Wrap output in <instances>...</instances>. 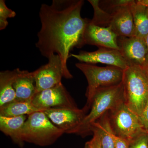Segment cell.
Here are the masks:
<instances>
[{
    "label": "cell",
    "instance_id": "1",
    "mask_svg": "<svg viewBox=\"0 0 148 148\" xmlns=\"http://www.w3.org/2000/svg\"><path fill=\"white\" fill-rule=\"evenodd\" d=\"M84 3L82 0H53L50 5L42 4L40 8L41 27L36 47L47 58L52 54L59 56L66 79L73 77L67 67L70 51L83 46V34L90 20L81 15Z\"/></svg>",
    "mask_w": 148,
    "mask_h": 148
},
{
    "label": "cell",
    "instance_id": "2",
    "mask_svg": "<svg viewBox=\"0 0 148 148\" xmlns=\"http://www.w3.org/2000/svg\"><path fill=\"white\" fill-rule=\"evenodd\" d=\"M124 103L122 82L113 86L100 88L95 90L90 109L76 133L85 137L92 133V125L104 114Z\"/></svg>",
    "mask_w": 148,
    "mask_h": 148
},
{
    "label": "cell",
    "instance_id": "3",
    "mask_svg": "<svg viewBox=\"0 0 148 148\" xmlns=\"http://www.w3.org/2000/svg\"><path fill=\"white\" fill-rule=\"evenodd\" d=\"M124 103L140 116L148 97V69L130 66L123 71Z\"/></svg>",
    "mask_w": 148,
    "mask_h": 148
},
{
    "label": "cell",
    "instance_id": "4",
    "mask_svg": "<svg viewBox=\"0 0 148 148\" xmlns=\"http://www.w3.org/2000/svg\"><path fill=\"white\" fill-rule=\"evenodd\" d=\"M64 132L51 122L43 111L28 116L21 133V141L40 146L53 144Z\"/></svg>",
    "mask_w": 148,
    "mask_h": 148
},
{
    "label": "cell",
    "instance_id": "5",
    "mask_svg": "<svg viewBox=\"0 0 148 148\" xmlns=\"http://www.w3.org/2000/svg\"><path fill=\"white\" fill-rule=\"evenodd\" d=\"M75 66L82 72L88 82L87 98L84 108L89 112L90 102L95 90L100 88L119 84L122 82L124 70L112 66L99 67L93 64L78 63Z\"/></svg>",
    "mask_w": 148,
    "mask_h": 148
},
{
    "label": "cell",
    "instance_id": "6",
    "mask_svg": "<svg viewBox=\"0 0 148 148\" xmlns=\"http://www.w3.org/2000/svg\"><path fill=\"white\" fill-rule=\"evenodd\" d=\"M112 129L116 137L131 141L146 132L140 116L124 103L109 111Z\"/></svg>",
    "mask_w": 148,
    "mask_h": 148
},
{
    "label": "cell",
    "instance_id": "7",
    "mask_svg": "<svg viewBox=\"0 0 148 148\" xmlns=\"http://www.w3.org/2000/svg\"><path fill=\"white\" fill-rule=\"evenodd\" d=\"M43 112L54 125L67 134H76L88 113L84 107L51 108Z\"/></svg>",
    "mask_w": 148,
    "mask_h": 148
},
{
    "label": "cell",
    "instance_id": "8",
    "mask_svg": "<svg viewBox=\"0 0 148 148\" xmlns=\"http://www.w3.org/2000/svg\"><path fill=\"white\" fill-rule=\"evenodd\" d=\"M32 103L42 111L55 108H77L62 82L54 87L37 92Z\"/></svg>",
    "mask_w": 148,
    "mask_h": 148
},
{
    "label": "cell",
    "instance_id": "9",
    "mask_svg": "<svg viewBox=\"0 0 148 148\" xmlns=\"http://www.w3.org/2000/svg\"><path fill=\"white\" fill-rule=\"evenodd\" d=\"M48 59L47 64L33 71L36 93L62 82L64 71L61 58L57 54H52Z\"/></svg>",
    "mask_w": 148,
    "mask_h": 148
},
{
    "label": "cell",
    "instance_id": "10",
    "mask_svg": "<svg viewBox=\"0 0 148 148\" xmlns=\"http://www.w3.org/2000/svg\"><path fill=\"white\" fill-rule=\"evenodd\" d=\"M118 43L123 57L130 66L148 69L147 50L144 39L137 37H119Z\"/></svg>",
    "mask_w": 148,
    "mask_h": 148
},
{
    "label": "cell",
    "instance_id": "11",
    "mask_svg": "<svg viewBox=\"0 0 148 148\" xmlns=\"http://www.w3.org/2000/svg\"><path fill=\"white\" fill-rule=\"evenodd\" d=\"M71 56L82 63L88 64L101 63L114 66L124 70L129 66L119 50L107 48H99L92 52L81 51L78 54L71 53Z\"/></svg>",
    "mask_w": 148,
    "mask_h": 148
},
{
    "label": "cell",
    "instance_id": "12",
    "mask_svg": "<svg viewBox=\"0 0 148 148\" xmlns=\"http://www.w3.org/2000/svg\"><path fill=\"white\" fill-rule=\"evenodd\" d=\"M86 24L82 36V46L95 45L119 50L117 36L109 27H102L92 24Z\"/></svg>",
    "mask_w": 148,
    "mask_h": 148
},
{
    "label": "cell",
    "instance_id": "13",
    "mask_svg": "<svg viewBox=\"0 0 148 148\" xmlns=\"http://www.w3.org/2000/svg\"><path fill=\"white\" fill-rule=\"evenodd\" d=\"M130 2L117 7L110 13V16L108 27L119 37L135 36V25L129 6Z\"/></svg>",
    "mask_w": 148,
    "mask_h": 148
},
{
    "label": "cell",
    "instance_id": "14",
    "mask_svg": "<svg viewBox=\"0 0 148 148\" xmlns=\"http://www.w3.org/2000/svg\"><path fill=\"white\" fill-rule=\"evenodd\" d=\"M17 101H32L36 93L33 72L21 71L18 73L13 85Z\"/></svg>",
    "mask_w": 148,
    "mask_h": 148
},
{
    "label": "cell",
    "instance_id": "15",
    "mask_svg": "<svg viewBox=\"0 0 148 148\" xmlns=\"http://www.w3.org/2000/svg\"><path fill=\"white\" fill-rule=\"evenodd\" d=\"M27 117V115L15 117L0 115V130L20 147L24 144L21 140V133Z\"/></svg>",
    "mask_w": 148,
    "mask_h": 148
},
{
    "label": "cell",
    "instance_id": "16",
    "mask_svg": "<svg viewBox=\"0 0 148 148\" xmlns=\"http://www.w3.org/2000/svg\"><path fill=\"white\" fill-rule=\"evenodd\" d=\"M91 132L98 135L101 148H115V135L110 123L109 111L104 114L93 124Z\"/></svg>",
    "mask_w": 148,
    "mask_h": 148
},
{
    "label": "cell",
    "instance_id": "17",
    "mask_svg": "<svg viewBox=\"0 0 148 148\" xmlns=\"http://www.w3.org/2000/svg\"><path fill=\"white\" fill-rule=\"evenodd\" d=\"M135 29V36L145 39L148 34V9L145 6L132 0L129 4Z\"/></svg>",
    "mask_w": 148,
    "mask_h": 148
},
{
    "label": "cell",
    "instance_id": "18",
    "mask_svg": "<svg viewBox=\"0 0 148 148\" xmlns=\"http://www.w3.org/2000/svg\"><path fill=\"white\" fill-rule=\"evenodd\" d=\"M18 69L0 72V107L16 99L13 85Z\"/></svg>",
    "mask_w": 148,
    "mask_h": 148
},
{
    "label": "cell",
    "instance_id": "19",
    "mask_svg": "<svg viewBox=\"0 0 148 148\" xmlns=\"http://www.w3.org/2000/svg\"><path fill=\"white\" fill-rule=\"evenodd\" d=\"M43 111L37 108L32 101L14 100L0 107V115L7 117L29 116L35 112Z\"/></svg>",
    "mask_w": 148,
    "mask_h": 148
},
{
    "label": "cell",
    "instance_id": "20",
    "mask_svg": "<svg viewBox=\"0 0 148 148\" xmlns=\"http://www.w3.org/2000/svg\"><path fill=\"white\" fill-rule=\"evenodd\" d=\"M94 10V15L90 23L102 27H108L109 26L110 14L103 10L99 6L100 1L88 0Z\"/></svg>",
    "mask_w": 148,
    "mask_h": 148
},
{
    "label": "cell",
    "instance_id": "21",
    "mask_svg": "<svg viewBox=\"0 0 148 148\" xmlns=\"http://www.w3.org/2000/svg\"><path fill=\"white\" fill-rule=\"evenodd\" d=\"M16 12L9 8L6 5L4 0L0 1V30L5 29L8 24L7 18L16 16Z\"/></svg>",
    "mask_w": 148,
    "mask_h": 148
},
{
    "label": "cell",
    "instance_id": "22",
    "mask_svg": "<svg viewBox=\"0 0 148 148\" xmlns=\"http://www.w3.org/2000/svg\"><path fill=\"white\" fill-rule=\"evenodd\" d=\"M131 0H116V1H99V6L102 9L110 13L117 7L129 4Z\"/></svg>",
    "mask_w": 148,
    "mask_h": 148
},
{
    "label": "cell",
    "instance_id": "23",
    "mask_svg": "<svg viewBox=\"0 0 148 148\" xmlns=\"http://www.w3.org/2000/svg\"><path fill=\"white\" fill-rule=\"evenodd\" d=\"M130 148H148V133L143 132L130 142Z\"/></svg>",
    "mask_w": 148,
    "mask_h": 148
},
{
    "label": "cell",
    "instance_id": "24",
    "mask_svg": "<svg viewBox=\"0 0 148 148\" xmlns=\"http://www.w3.org/2000/svg\"><path fill=\"white\" fill-rule=\"evenodd\" d=\"M140 118L144 129L148 133V97Z\"/></svg>",
    "mask_w": 148,
    "mask_h": 148
},
{
    "label": "cell",
    "instance_id": "25",
    "mask_svg": "<svg viewBox=\"0 0 148 148\" xmlns=\"http://www.w3.org/2000/svg\"><path fill=\"white\" fill-rule=\"evenodd\" d=\"M91 140L86 143L84 148H102L99 137L95 133Z\"/></svg>",
    "mask_w": 148,
    "mask_h": 148
},
{
    "label": "cell",
    "instance_id": "26",
    "mask_svg": "<svg viewBox=\"0 0 148 148\" xmlns=\"http://www.w3.org/2000/svg\"><path fill=\"white\" fill-rule=\"evenodd\" d=\"M115 148H130V142L129 140L119 138L115 136Z\"/></svg>",
    "mask_w": 148,
    "mask_h": 148
},
{
    "label": "cell",
    "instance_id": "27",
    "mask_svg": "<svg viewBox=\"0 0 148 148\" xmlns=\"http://www.w3.org/2000/svg\"><path fill=\"white\" fill-rule=\"evenodd\" d=\"M138 1L141 4L145 6L148 9V0H138Z\"/></svg>",
    "mask_w": 148,
    "mask_h": 148
},
{
    "label": "cell",
    "instance_id": "28",
    "mask_svg": "<svg viewBox=\"0 0 148 148\" xmlns=\"http://www.w3.org/2000/svg\"><path fill=\"white\" fill-rule=\"evenodd\" d=\"M146 46H147V60L148 61V34L145 38Z\"/></svg>",
    "mask_w": 148,
    "mask_h": 148
}]
</instances>
